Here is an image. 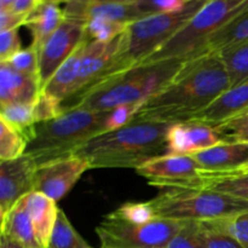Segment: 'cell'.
<instances>
[{"instance_id": "9a60e30c", "label": "cell", "mask_w": 248, "mask_h": 248, "mask_svg": "<svg viewBox=\"0 0 248 248\" xmlns=\"http://www.w3.org/2000/svg\"><path fill=\"white\" fill-rule=\"evenodd\" d=\"M200 172L229 173L248 166V143H219L208 149L191 154Z\"/></svg>"}, {"instance_id": "484cf974", "label": "cell", "mask_w": 248, "mask_h": 248, "mask_svg": "<svg viewBox=\"0 0 248 248\" xmlns=\"http://www.w3.org/2000/svg\"><path fill=\"white\" fill-rule=\"evenodd\" d=\"M47 248H92L73 228L65 213L60 208Z\"/></svg>"}, {"instance_id": "d6a6232c", "label": "cell", "mask_w": 248, "mask_h": 248, "mask_svg": "<svg viewBox=\"0 0 248 248\" xmlns=\"http://www.w3.org/2000/svg\"><path fill=\"white\" fill-rule=\"evenodd\" d=\"M186 2L188 0H133L138 19L177 11L186 6Z\"/></svg>"}, {"instance_id": "836d02e7", "label": "cell", "mask_w": 248, "mask_h": 248, "mask_svg": "<svg viewBox=\"0 0 248 248\" xmlns=\"http://www.w3.org/2000/svg\"><path fill=\"white\" fill-rule=\"evenodd\" d=\"M114 217L124 220V222L132 223V224H144L155 219V215L149 202H127L111 212Z\"/></svg>"}, {"instance_id": "44dd1931", "label": "cell", "mask_w": 248, "mask_h": 248, "mask_svg": "<svg viewBox=\"0 0 248 248\" xmlns=\"http://www.w3.org/2000/svg\"><path fill=\"white\" fill-rule=\"evenodd\" d=\"M87 41H89V38L85 36V39L80 43L73 55L56 70L55 74L44 87L43 92L58 99L62 103L77 93L80 62H81L82 52H84Z\"/></svg>"}, {"instance_id": "83f0119b", "label": "cell", "mask_w": 248, "mask_h": 248, "mask_svg": "<svg viewBox=\"0 0 248 248\" xmlns=\"http://www.w3.org/2000/svg\"><path fill=\"white\" fill-rule=\"evenodd\" d=\"M26 138L19 131L0 119V160L10 161L26 154Z\"/></svg>"}, {"instance_id": "603a6c76", "label": "cell", "mask_w": 248, "mask_h": 248, "mask_svg": "<svg viewBox=\"0 0 248 248\" xmlns=\"http://www.w3.org/2000/svg\"><path fill=\"white\" fill-rule=\"evenodd\" d=\"M27 208L39 242L44 248H47L60 211L57 203L44 194L33 191L27 195Z\"/></svg>"}, {"instance_id": "4dcf8cb0", "label": "cell", "mask_w": 248, "mask_h": 248, "mask_svg": "<svg viewBox=\"0 0 248 248\" xmlns=\"http://www.w3.org/2000/svg\"><path fill=\"white\" fill-rule=\"evenodd\" d=\"M166 248H207L200 222H186Z\"/></svg>"}, {"instance_id": "e0dca14e", "label": "cell", "mask_w": 248, "mask_h": 248, "mask_svg": "<svg viewBox=\"0 0 248 248\" xmlns=\"http://www.w3.org/2000/svg\"><path fill=\"white\" fill-rule=\"evenodd\" d=\"M38 77L19 74L6 63H0V107L10 104H33L41 93Z\"/></svg>"}, {"instance_id": "8d00e7d4", "label": "cell", "mask_w": 248, "mask_h": 248, "mask_svg": "<svg viewBox=\"0 0 248 248\" xmlns=\"http://www.w3.org/2000/svg\"><path fill=\"white\" fill-rule=\"evenodd\" d=\"M200 225L207 248H244L230 235L223 232L216 220L200 222Z\"/></svg>"}, {"instance_id": "f35d334b", "label": "cell", "mask_w": 248, "mask_h": 248, "mask_svg": "<svg viewBox=\"0 0 248 248\" xmlns=\"http://www.w3.org/2000/svg\"><path fill=\"white\" fill-rule=\"evenodd\" d=\"M18 29L5 31L0 34V62H6L9 58L21 51Z\"/></svg>"}, {"instance_id": "30bf717a", "label": "cell", "mask_w": 248, "mask_h": 248, "mask_svg": "<svg viewBox=\"0 0 248 248\" xmlns=\"http://www.w3.org/2000/svg\"><path fill=\"white\" fill-rule=\"evenodd\" d=\"M136 173L160 189L186 188L200 176V167L191 155L166 154L136 169Z\"/></svg>"}, {"instance_id": "f546056e", "label": "cell", "mask_w": 248, "mask_h": 248, "mask_svg": "<svg viewBox=\"0 0 248 248\" xmlns=\"http://www.w3.org/2000/svg\"><path fill=\"white\" fill-rule=\"evenodd\" d=\"M127 24L108 19H94L86 23V36L91 41L108 43L119 38L125 31Z\"/></svg>"}, {"instance_id": "1f68e13d", "label": "cell", "mask_w": 248, "mask_h": 248, "mask_svg": "<svg viewBox=\"0 0 248 248\" xmlns=\"http://www.w3.org/2000/svg\"><path fill=\"white\" fill-rule=\"evenodd\" d=\"M0 63H6L11 69L19 74L39 78V51L31 45L22 48L6 62Z\"/></svg>"}, {"instance_id": "9c48e42d", "label": "cell", "mask_w": 248, "mask_h": 248, "mask_svg": "<svg viewBox=\"0 0 248 248\" xmlns=\"http://www.w3.org/2000/svg\"><path fill=\"white\" fill-rule=\"evenodd\" d=\"M86 36V24L63 19L57 31L39 51V81L41 91L56 70L73 55Z\"/></svg>"}, {"instance_id": "ac0fdd59", "label": "cell", "mask_w": 248, "mask_h": 248, "mask_svg": "<svg viewBox=\"0 0 248 248\" xmlns=\"http://www.w3.org/2000/svg\"><path fill=\"white\" fill-rule=\"evenodd\" d=\"M246 111H248V79L230 87L191 121H200L213 126Z\"/></svg>"}, {"instance_id": "7bdbcfd3", "label": "cell", "mask_w": 248, "mask_h": 248, "mask_svg": "<svg viewBox=\"0 0 248 248\" xmlns=\"http://www.w3.org/2000/svg\"><path fill=\"white\" fill-rule=\"evenodd\" d=\"M241 171H246V172H248V166H247L245 170H241Z\"/></svg>"}, {"instance_id": "ffe728a7", "label": "cell", "mask_w": 248, "mask_h": 248, "mask_svg": "<svg viewBox=\"0 0 248 248\" xmlns=\"http://www.w3.org/2000/svg\"><path fill=\"white\" fill-rule=\"evenodd\" d=\"M1 235L24 248H44L36 237L27 208V195L1 218Z\"/></svg>"}, {"instance_id": "e575fe53", "label": "cell", "mask_w": 248, "mask_h": 248, "mask_svg": "<svg viewBox=\"0 0 248 248\" xmlns=\"http://www.w3.org/2000/svg\"><path fill=\"white\" fill-rule=\"evenodd\" d=\"M218 227L239 242L244 248H248V211L237 213L232 217L216 220Z\"/></svg>"}, {"instance_id": "8fae6325", "label": "cell", "mask_w": 248, "mask_h": 248, "mask_svg": "<svg viewBox=\"0 0 248 248\" xmlns=\"http://www.w3.org/2000/svg\"><path fill=\"white\" fill-rule=\"evenodd\" d=\"M38 165L24 154L0 162V217H4L22 198L35 191Z\"/></svg>"}, {"instance_id": "ab89813d", "label": "cell", "mask_w": 248, "mask_h": 248, "mask_svg": "<svg viewBox=\"0 0 248 248\" xmlns=\"http://www.w3.org/2000/svg\"><path fill=\"white\" fill-rule=\"evenodd\" d=\"M40 0H0V12H12L28 17Z\"/></svg>"}, {"instance_id": "f1b7e54d", "label": "cell", "mask_w": 248, "mask_h": 248, "mask_svg": "<svg viewBox=\"0 0 248 248\" xmlns=\"http://www.w3.org/2000/svg\"><path fill=\"white\" fill-rule=\"evenodd\" d=\"M222 143H248V111L213 125Z\"/></svg>"}, {"instance_id": "d4e9b609", "label": "cell", "mask_w": 248, "mask_h": 248, "mask_svg": "<svg viewBox=\"0 0 248 248\" xmlns=\"http://www.w3.org/2000/svg\"><path fill=\"white\" fill-rule=\"evenodd\" d=\"M34 104V103H33ZM33 104L18 103L0 107V119L16 128L26 138L27 143L31 142L35 136V121L33 115Z\"/></svg>"}, {"instance_id": "74e56055", "label": "cell", "mask_w": 248, "mask_h": 248, "mask_svg": "<svg viewBox=\"0 0 248 248\" xmlns=\"http://www.w3.org/2000/svg\"><path fill=\"white\" fill-rule=\"evenodd\" d=\"M140 106H121L107 111L106 133L116 131L130 125L135 120V115Z\"/></svg>"}, {"instance_id": "5bb4252c", "label": "cell", "mask_w": 248, "mask_h": 248, "mask_svg": "<svg viewBox=\"0 0 248 248\" xmlns=\"http://www.w3.org/2000/svg\"><path fill=\"white\" fill-rule=\"evenodd\" d=\"M222 143L211 125L200 121L172 124L167 132L169 154L191 155Z\"/></svg>"}, {"instance_id": "7a4b0ae2", "label": "cell", "mask_w": 248, "mask_h": 248, "mask_svg": "<svg viewBox=\"0 0 248 248\" xmlns=\"http://www.w3.org/2000/svg\"><path fill=\"white\" fill-rule=\"evenodd\" d=\"M183 63L184 61H164L140 64L104 78L63 102V110L81 108L109 111L121 106H140L169 84Z\"/></svg>"}, {"instance_id": "d6986e66", "label": "cell", "mask_w": 248, "mask_h": 248, "mask_svg": "<svg viewBox=\"0 0 248 248\" xmlns=\"http://www.w3.org/2000/svg\"><path fill=\"white\" fill-rule=\"evenodd\" d=\"M62 4L63 2L40 0L38 6L27 17L24 26L31 31L33 39L31 45L38 51L41 50L64 19L63 7H61Z\"/></svg>"}, {"instance_id": "277c9868", "label": "cell", "mask_w": 248, "mask_h": 248, "mask_svg": "<svg viewBox=\"0 0 248 248\" xmlns=\"http://www.w3.org/2000/svg\"><path fill=\"white\" fill-rule=\"evenodd\" d=\"M107 111L75 108L46 123L36 124L35 136L26 154L38 166L74 156L75 153L97 136L106 133Z\"/></svg>"}, {"instance_id": "d590c367", "label": "cell", "mask_w": 248, "mask_h": 248, "mask_svg": "<svg viewBox=\"0 0 248 248\" xmlns=\"http://www.w3.org/2000/svg\"><path fill=\"white\" fill-rule=\"evenodd\" d=\"M64 113L62 102L41 92L33 104V115L35 124L53 120Z\"/></svg>"}, {"instance_id": "8992f818", "label": "cell", "mask_w": 248, "mask_h": 248, "mask_svg": "<svg viewBox=\"0 0 248 248\" xmlns=\"http://www.w3.org/2000/svg\"><path fill=\"white\" fill-rule=\"evenodd\" d=\"M246 9L248 0H207L167 43L140 64L186 61L202 56L211 36Z\"/></svg>"}, {"instance_id": "b9f144b4", "label": "cell", "mask_w": 248, "mask_h": 248, "mask_svg": "<svg viewBox=\"0 0 248 248\" xmlns=\"http://www.w3.org/2000/svg\"><path fill=\"white\" fill-rule=\"evenodd\" d=\"M0 248H24V247L21 246V245L16 244V242L12 241V240L7 239V237L4 236V235H1V240H0Z\"/></svg>"}, {"instance_id": "cb8c5ba5", "label": "cell", "mask_w": 248, "mask_h": 248, "mask_svg": "<svg viewBox=\"0 0 248 248\" xmlns=\"http://www.w3.org/2000/svg\"><path fill=\"white\" fill-rule=\"evenodd\" d=\"M248 41V9L218 29L205 46L203 55H219L220 52Z\"/></svg>"}, {"instance_id": "4fadbf2b", "label": "cell", "mask_w": 248, "mask_h": 248, "mask_svg": "<svg viewBox=\"0 0 248 248\" xmlns=\"http://www.w3.org/2000/svg\"><path fill=\"white\" fill-rule=\"evenodd\" d=\"M63 15L65 19L89 23L94 19H108L128 24L138 21L133 0H74L63 2Z\"/></svg>"}, {"instance_id": "52a82bcc", "label": "cell", "mask_w": 248, "mask_h": 248, "mask_svg": "<svg viewBox=\"0 0 248 248\" xmlns=\"http://www.w3.org/2000/svg\"><path fill=\"white\" fill-rule=\"evenodd\" d=\"M148 202L155 217L178 222H210L248 211L246 201L202 189H161Z\"/></svg>"}, {"instance_id": "2e32d148", "label": "cell", "mask_w": 248, "mask_h": 248, "mask_svg": "<svg viewBox=\"0 0 248 248\" xmlns=\"http://www.w3.org/2000/svg\"><path fill=\"white\" fill-rule=\"evenodd\" d=\"M120 38V36H119ZM119 38L108 43L89 40L85 45L80 62L77 93L106 77L119 47ZM74 94V96H75ZM73 97V96H72Z\"/></svg>"}, {"instance_id": "ba28073f", "label": "cell", "mask_w": 248, "mask_h": 248, "mask_svg": "<svg viewBox=\"0 0 248 248\" xmlns=\"http://www.w3.org/2000/svg\"><path fill=\"white\" fill-rule=\"evenodd\" d=\"M186 222L155 218L144 224H132L107 215L96 228L101 248H166Z\"/></svg>"}, {"instance_id": "7c38bea8", "label": "cell", "mask_w": 248, "mask_h": 248, "mask_svg": "<svg viewBox=\"0 0 248 248\" xmlns=\"http://www.w3.org/2000/svg\"><path fill=\"white\" fill-rule=\"evenodd\" d=\"M87 170L90 165L75 155L41 165L36 170L35 191L57 202L72 190Z\"/></svg>"}, {"instance_id": "6da1fadb", "label": "cell", "mask_w": 248, "mask_h": 248, "mask_svg": "<svg viewBox=\"0 0 248 248\" xmlns=\"http://www.w3.org/2000/svg\"><path fill=\"white\" fill-rule=\"evenodd\" d=\"M232 87L218 55L184 61L171 81L143 102L133 121L178 124L191 121Z\"/></svg>"}, {"instance_id": "4316f807", "label": "cell", "mask_w": 248, "mask_h": 248, "mask_svg": "<svg viewBox=\"0 0 248 248\" xmlns=\"http://www.w3.org/2000/svg\"><path fill=\"white\" fill-rule=\"evenodd\" d=\"M224 63L232 87L248 79V41L218 55Z\"/></svg>"}, {"instance_id": "5b68a950", "label": "cell", "mask_w": 248, "mask_h": 248, "mask_svg": "<svg viewBox=\"0 0 248 248\" xmlns=\"http://www.w3.org/2000/svg\"><path fill=\"white\" fill-rule=\"evenodd\" d=\"M206 1L207 0H188L186 6L177 11L155 15L128 23L119 38L118 51L104 78L120 74L140 64L167 43Z\"/></svg>"}, {"instance_id": "7402d4cb", "label": "cell", "mask_w": 248, "mask_h": 248, "mask_svg": "<svg viewBox=\"0 0 248 248\" xmlns=\"http://www.w3.org/2000/svg\"><path fill=\"white\" fill-rule=\"evenodd\" d=\"M186 189L217 191L248 202V172L236 171L229 173L200 172L199 178L191 182Z\"/></svg>"}, {"instance_id": "3957f363", "label": "cell", "mask_w": 248, "mask_h": 248, "mask_svg": "<svg viewBox=\"0 0 248 248\" xmlns=\"http://www.w3.org/2000/svg\"><path fill=\"white\" fill-rule=\"evenodd\" d=\"M172 124L133 121L111 132L102 133L80 148L75 156L90 169H138L145 162L169 154L167 132Z\"/></svg>"}, {"instance_id": "60d3db41", "label": "cell", "mask_w": 248, "mask_h": 248, "mask_svg": "<svg viewBox=\"0 0 248 248\" xmlns=\"http://www.w3.org/2000/svg\"><path fill=\"white\" fill-rule=\"evenodd\" d=\"M27 16L12 14V12H0V31H14L24 26Z\"/></svg>"}]
</instances>
